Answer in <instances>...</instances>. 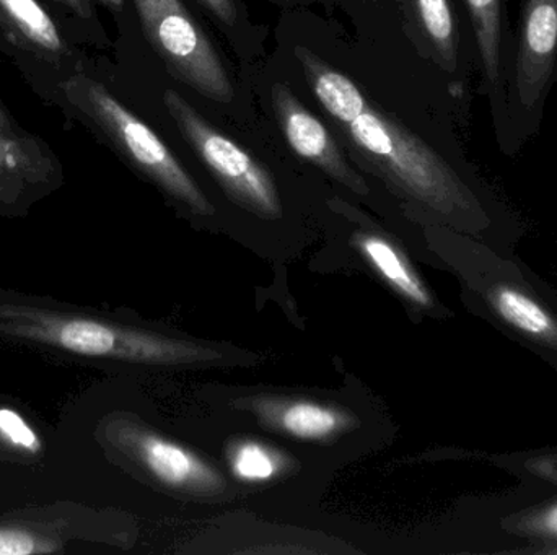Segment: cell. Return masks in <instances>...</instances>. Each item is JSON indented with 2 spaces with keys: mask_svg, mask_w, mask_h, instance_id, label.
I'll list each match as a JSON object with an SVG mask.
<instances>
[{
  "mask_svg": "<svg viewBox=\"0 0 557 555\" xmlns=\"http://www.w3.org/2000/svg\"><path fill=\"white\" fill-rule=\"evenodd\" d=\"M0 342L65 361L201 364L211 349L147 331L49 297L0 289Z\"/></svg>",
  "mask_w": 557,
  "mask_h": 555,
  "instance_id": "obj_1",
  "label": "cell"
},
{
  "mask_svg": "<svg viewBox=\"0 0 557 555\" xmlns=\"http://www.w3.org/2000/svg\"><path fill=\"white\" fill-rule=\"evenodd\" d=\"M354 149L405 194L467 230L509 224V212L480 176L451 153L370 106L347 124Z\"/></svg>",
  "mask_w": 557,
  "mask_h": 555,
  "instance_id": "obj_2",
  "label": "cell"
},
{
  "mask_svg": "<svg viewBox=\"0 0 557 555\" xmlns=\"http://www.w3.org/2000/svg\"><path fill=\"white\" fill-rule=\"evenodd\" d=\"M62 94L134 168L162 191L182 202L193 214L205 217L215 214L214 205L175 153L104 85L85 75H74L62 85Z\"/></svg>",
  "mask_w": 557,
  "mask_h": 555,
  "instance_id": "obj_3",
  "label": "cell"
},
{
  "mask_svg": "<svg viewBox=\"0 0 557 555\" xmlns=\"http://www.w3.org/2000/svg\"><path fill=\"white\" fill-rule=\"evenodd\" d=\"M556 71L557 0H522L510 41L504 126L496 136L506 155H516L542 129Z\"/></svg>",
  "mask_w": 557,
  "mask_h": 555,
  "instance_id": "obj_4",
  "label": "cell"
},
{
  "mask_svg": "<svg viewBox=\"0 0 557 555\" xmlns=\"http://www.w3.org/2000/svg\"><path fill=\"white\" fill-rule=\"evenodd\" d=\"M163 103L183 139L235 204L261 218L281 217L276 182L251 153L215 129L178 91L166 88Z\"/></svg>",
  "mask_w": 557,
  "mask_h": 555,
  "instance_id": "obj_5",
  "label": "cell"
},
{
  "mask_svg": "<svg viewBox=\"0 0 557 555\" xmlns=\"http://www.w3.org/2000/svg\"><path fill=\"white\" fill-rule=\"evenodd\" d=\"M134 5L147 41L176 80L208 100H234V85L218 49L182 0H134Z\"/></svg>",
  "mask_w": 557,
  "mask_h": 555,
  "instance_id": "obj_6",
  "label": "cell"
},
{
  "mask_svg": "<svg viewBox=\"0 0 557 555\" xmlns=\"http://www.w3.org/2000/svg\"><path fill=\"white\" fill-rule=\"evenodd\" d=\"M111 455L178 492L214 495L227 489L224 476L191 450L153 432L133 414L103 417L95 432Z\"/></svg>",
  "mask_w": 557,
  "mask_h": 555,
  "instance_id": "obj_7",
  "label": "cell"
},
{
  "mask_svg": "<svg viewBox=\"0 0 557 555\" xmlns=\"http://www.w3.org/2000/svg\"><path fill=\"white\" fill-rule=\"evenodd\" d=\"M95 515L75 502L35 505L0 515V555L71 553L97 540Z\"/></svg>",
  "mask_w": 557,
  "mask_h": 555,
  "instance_id": "obj_8",
  "label": "cell"
},
{
  "mask_svg": "<svg viewBox=\"0 0 557 555\" xmlns=\"http://www.w3.org/2000/svg\"><path fill=\"white\" fill-rule=\"evenodd\" d=\"M419 51L441 68L448 81L468 93V72L476 65L473 31L461 25L457 0H403Z\"/></svg>",
  "mask_w": 557,
  "mask_h": 555,
  "instance_id": "obj_9",
  "label": "cell"
},
{
  "mask_svg": "<svg viewBox=\"0 0 557 555\" xmlns=\"http://www.w3.org/2000/svg\"><path fill=\"white\" fill-rule=\"evenodd\" d=\"M61 185V165L41 140L0 136V217H23Z\"/></svg>",
  "mask_w": 557,
  "mask_h": 555,
  "instance_id": "obj_10",
  "label": "cell"
},
{
  "mask_svg": "<svg viewBox=\"0 0 557 555\" xmlns=\"http://www.w3.org/2000/svg\"><path fill=\"white\" fill-rule=\"evenodd\" d=\"M271 101L288 147L301 160L317 166L356 194H369L366 179L347 162L330 130L304 106L287 85L274 84Z\"/></svg>",
  "mask_w": 557,
  "mask_h": 555,
  "instance_id": "obj_11",
  "label": "cell"
},
{
  "mask_svg": "<svg viewBox=\"0 0 557 555\" xmlns=\"http://www.w3.org/2000/svg\"><path fill=\"white\" fill-rule=\"evenodd\" d=\"M476 46L481 91L490 100L494 134L499 136L506 113V77L512 28L507 18V0H460Z\"/></svg>",
  "mask_w": 557,
  "mask_h": 555,
  "instance_id": "obj_12",
  "label": "cell"
},
{
  "mask_svg": "<svg viewBox=\"0 0 557 555\" xmlns=\"http://www.w3.org/2000/svg\"><path fill=\"white\" fill-rule=\"evenodd\" d=\"M248 409L257 414L264 427L298 440H327L350 429L356 419L346 411L308 400L251 398Z\"/></svg>",
  "mask_w": 557,
  "mask_h": 555,
  "instance_id": "obj_13",
  "label": "cell"
},
{
  "mask_svg": "<svg viewBox=\"0 0 557 555\" xmlns=\"http://www.w3.org/2000/svg\"><path fill=\"white\" fill-rule=\"evenodd\" d=\"M487 306L517 335L539 345L557 348V316L535 293L512 283L487 287Z\"/></svg>",
  "mask_w": 557,
  "mask_h": 555,
  "instance_id": "obj_14",
  "label": "cell"
},
{
  "mask_svg": "<svg viewBox=\"0 0 557 555\" xmlns=\"http://www.w3.org/2000/svg\"><path fill=\"white\" fill-rule=\"evenodd\" d=\"M0 26L20 48L49 62L67 55L58 26L36 0H0Z\"/></svg>",
  "mask_w": 557,
  "mask_h": 555,
  "instance_id": "obj_15",
  "label": "cell"
},
{
  "mask_svg": "<svg viewBox=\"0 0 557 555\" xmlns=\"http://www.w3.org/2000/svg\"><path fill=\"white\" fill-rule=\"evenodd\" d=\"M294 52L314 97L334 119L347 126L370 106L369 98L347 75L331 67L311 49L297 46Z\"/></svg>",
  "mask_w": 557,
  "mask_h": 555,
  "instance_id": "obj_16",
  "label": "cell"
},
{
  "mask_svg": "<svg viewBox=\"0 0 557 555\" xmlns=\"http://www.w3.org/2000/svg\"><path fill=\"white\" fill-rule=\"evenodd\" d=\"M356 241L363 257L396 292L421 308H431V292L395 243L375 234H359Z\"/></svg>",
  "mask_w": 557,
  "mask_h": 555,
  "instance_id": "obj_17",
  "label": "cell"
},
{
  "mask_svg": "<svg viewBox=\"0 0 557 555\" xmlns=\"http://www.w3.org/2000/svg\"><path fill=\"white\" fill-rule=\"evenodd\" d=\"M0 455L32 465L45 455L41 437L13 407L0 406Z\"/></svg>",
  "mask_w": 557,
  "mask_h": 555,
  "instance_id": "obj_18",
  "label": "cell"
},
{
  "mask_svg": "<svg viewBox=\"0 0 557 555\" xmlns=\"http://www.w3.org/2000/svg\"><path fill=\"white\" fill-rule=\"evenodd\" d=\"M228 462L234 475L247 482L271 481L284 468L278 453L251 440L234 443L228 450Z\"/></svg>",
  "mask_w": 557,
  "mask_h": 555,
  "instance_id": "obj_19",
  "label": "cell"
},
{
  "mask_svg": "<svg viewBox=\"0 0 557 555\" xmlns=\"http://www.w3.org/2000/svg\"><path fill=\"white\" fill-rule=\"evenodd\" d=\"M199 2L224 25L234 26L237 23L238 13L235 0H199Z\"/></svg>",
  "mask_w": 557,
  "mask_h": 555,
  "instance_id": "obj_20",
  "label": "cell"
},
{
  "mask_svg": "<svg viewBox=\"0 0 557 555\" xmlns=\"http://www.w3.org/2000/svg\"><path fill=\"white\" fill-rule=\"evenodd\" d=\"M59 2L71 9L72 12L77 13L82 18H91L94 16L90 0H59Z\"/></svg>",
  "mask_w": 557,
  "mask_h": 555,
  "instance_id": "obj_21",
  "label": "cell"
},
{
  "mask_svg": "<svg viewBox=\"0 0 557 555\" xmlns=\"http://www.w3.org/2000/svg\"><path fill=\"white\" fill-rule=\"evenodd\" d=\"M542 525L546 533L557 534V505L546 512L545 517L542 518Z\"/></svg>",
  "mask_w": 557,
  "mask_h": 555,
  "instance_id": "obj_22",
  "label": "cell"
},
{
  "mask_svg": "<svg viewBox=\"0 0 557 555\" xmlns=\"http://www.w3.org/2000/svg\"><path fill=\"white\" fill-rule=\"evenodd\" d=\"M15 127H13L12 121H10L9 114L3 110L0 104V136H16Z\"/></svg>",
  "mask_w": 557,
  "mask_h": 555,
  "instance_id": "obj_23",
  "label": "cell"
},
{
  "mask_svg": "<svg viewBox=\"0 0 557 555\" xmlns=\"http://www.w3.org/2000/svg\"><path fill=\"white\" fill-rule=\"evenodd\" d=\"M100 2L104 3L108 9L114 10V12H120L124 5V0H100Z\"/></svg>",
  "mask_w": 557,
  "mask_h": 555,
  "instance_id": "obj_24",
  "label": "cell"
},
{
  "mask_svg": "<svg viewBox=\"0 0 557 555\" xmlns=\"http://www.w3.org/2000/svg\"><path fill=\"white\" fill-rule=\"evenodd\" d=\"M276 2H294V0H276Z\"/></svg>",
  "mask_w": 557,
  "mask_h": 555,
  "instance_id": "obj_25",
  "label": "cell"
},
{
  "mask_svg": "<svg viewBox=\"0 0 557 555\" xmlns=\"http://www.w3.org/2000/svg\"><path fill=\"white\" fill-rule=\"evenodd\" d=\"M556 84H557V71H556Z\"/></svg>",
  "mask_w": 557,
  "mask_h": 555,
  "instance_id": "obj_26",
  "label": "cell"
}]
</instances>
